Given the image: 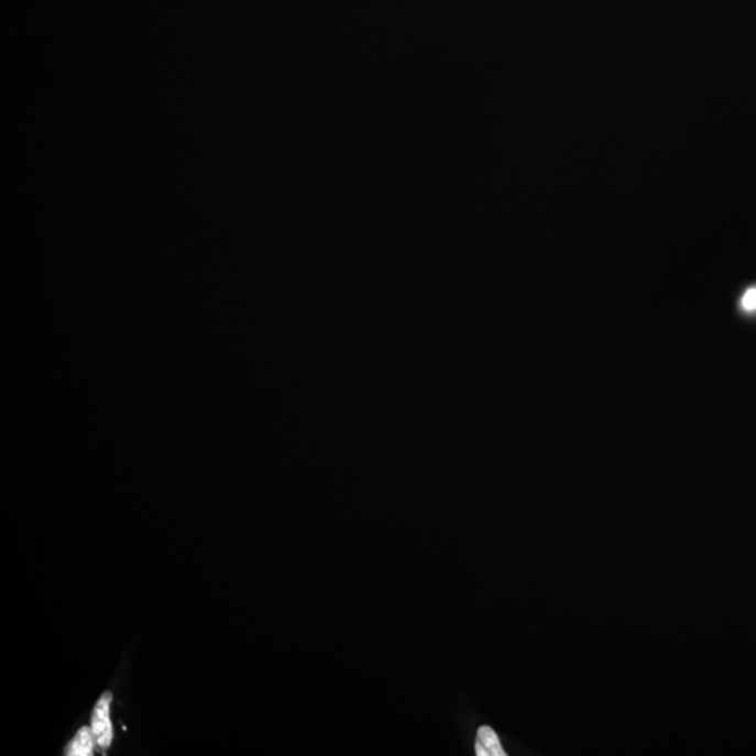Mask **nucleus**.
Wrapping results in <instances>:
<instances>
[{"label":"nucleus","instance_id":"1","mask_svg":"<svg viewBox=\"0 0 756 756\" xmlns=\"http://www.w3.org/2000/svg\"><path fill=\"white\" fill-rule=\"evenodd\" d=\"M111 693H105L92 711L91 732L99 748L107 749L112 742V724L110 720Z\"/></svg>","mask_w":756,"mask_h":756},{"label":"nucleus","instance_id":"3","mask_svg":"<svg viewBox=\"0 0 756 756\" xmlns=\"http://www.w3.org/2000/svg\"><path fill=\"white\" fill-rule=\"evenodd\" d=\"M95 735H92L91 728H80L76 737L72 739V743L66 749V755L70 756H89L92 755V748H95Z\"/></svg>","mask_w":756,"mask_h":756},{"label":"nucleus","instance_id":"2","mask_svg":"<svg viewBox=\"0 0 756 756\" xmlns=\"http://www.w3.org/2000/svg\"><path fill=\"white\" fill-rule=\"evenodd\" d=\"M475 753L478 756H504L497 734L491 727L483 726L478 730Z\"/></svg>","mask_w":756,"mask_h":756},{"label":"nucleus","instance_id":"4","mask_svg":"<svg viewBox=\"0 0 756 756\" xmlns=\"http://www.w3.org/2000/svg\"><path fill=\"white\" fill-rule=\"evenodd\" d=\"M742 305L744 310L755 311L756 310V289H749L745 292L743 296Z\"/></svg>","mask_w":756,"mask_h":756}]
</instances>
